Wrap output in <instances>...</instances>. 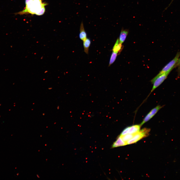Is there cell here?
<instances>
[{"instance_id":"6da1fadb","label":"cell","mask_w":180,"mask_h":180,"mask_svg":"<svg viewBox=\"0 0 180 180\" xmlns=\"http://www.w3.org/2000/svg\"><path fill=\"white\" fill-rule=\"evenodd\" d=\"M26 6L22 10L15 14L20 15L30 14L40 16L43 14L45 10L46 4L42 0H25Z\"/></svg>"},{"instance_id":"7a4b0ae2","label":"cell","mask_w":180,"mask_h":180,"mask_svg":"<svg viewBox=\"0 0 180 180\" xmlns=\"http://www.w3.org/2000/svg\"><path fill=\"white\" fill-rule=\"evenodd\" d=\"M150 130V128H144L140 130L139 132L134 134L133 137L126 142L127 144L136 143L142 138L148 136Z\"/></svg>"},{"instance_id":"3957f363","label":"cell","mask_w":180,"mask_h":180,"mask_svg":"<svg viewBox=\"0 0 180 180\" xmlns=\"http://www.w3.org/2000/svg\"><path fill=\"white\" fill-rule=\"evenodd\" d=\"M170 72V71L159 75H157L151 80V82L153 84V86L150 93L163 82Z\"/></svg>"},{"instance_id":"277c9868","label":"cell","mask_w":180,"mask_h":180,"mask_svg":"<svg viewBox=\"0 0 180 180\" xmlns=\"http://www.w3.org/2000/svg\"><path fill=\"white\" fill-rule=\"evenodd\" d=\"M180 56V52L178 53L174 58L167 64L157 75H159L168 71H171L175 66Z\"/></svg>"},{"instance_id":"5b68a950","label":"cell","mask_w":180,"mask_h":180,"mask_svg":"<svg viewBox=\"0 0 180 180\" xmlns=\"http://www.w3.org/2000/svg\"><path fill=\"white\" fill-rule=\"evenodd\" d=\"M141 126L140 124H135L127 127L123 130L120 136H122L128 134H134L140 131Z\"/></svg>"},{"instance_id":"8992f818","label":"cell","mask_w":180,"mask_h":180,"mask_svg":"<svg viewBox=\"0 0 180 180\" xmlns=\"http://www.w3.org/2000/svg\"><path fill=\"white\" fill-rule=\"evenodd\" d=\"M164 106L158 105L152 109L144 117L140 124V126H142L152 118Z\"/></svg>"},{"instance_id":"52a82bcc","label":"cell","mask_w":180,"mask_h":180,"mask_svg":"<svg viewBox=\"0 0 180 180\" xmlns=\"http://www.w3.org/2000/svg\"><path fill=\"white\" fill-rule=\"evenodd\" d=\"M127 144L119 136L116 141L113 144L112 146V148H114L117 147L125 146Z\"/></svg>"},{"instance_id":"ba28073f","label":"cell","mask_w":180,"mask_h":180,"mask_svg":"<svg viewBox=\"0 0 180 180\" xmlns=\"http://www.w3.org/2000/svg\"><path fill=\"white\" fill-rule=\"evenodd\" d=\"M128 32V30L126 29H122L121 31L119 40V42L122 44L125 41Z\"/></svg>"},{"instance_id":"9c48e42d","label":"cell","mask_w":180,"mask_h":180,"mask_svg":"<svg viewBox=\"0 0 180 180\" xmlns=\"http://www.w3.org/2000/svg\"><path fill=\"white\" fill-rule=\"evenodd\" d=\"M79 37L80 39L82 41L87 38V34L85 30L82 22H81L80 26Z\"/></svg>"},{"instance_id":"30bf717a","label":"cell","mask_w":180,"mask_h":180,"mask_svg":"<svg viewBox=\"0 0 180 180\" xmlns=\"http://www.w3.org/2000/svg\"><path fill=\"white\" fill-rule=\"evenodd\" d=\"M83 41L84 52L86 54H88L89 47L91 44V40L89 38H86Z\"/></svg>"},{"instance_id":"8fae6325","label":"cell","mask_w":180,"mask_h":180,"mask_svg":"<svg viewBox=\"0 0 180 180\" xmlns=\"http://www.w3.org/2000/svg\"><path fill=\"white\" fill-rule=\"evenodd\" d=\"M122 47V44L119 42V39L118 38L113 47L112 49V51L118 52L120 51Z\"/></svg>"},{"instance_id":"7c38bea8","label":"cell","mask_w":180,"mask_h":180,"mask_svg":"<svg viewBox=\"0 0 180 180\" xmlns=\"http://www.w3.org/2000/svg\"><path fill=\"white\" fill-rule=\"evenodd\" d=\"M118 53L112 51L110 57L108 66H110L114 62L116 58Z\"/></svg>"},{"instance_id":"4fadbf2b","label":"cell","mask_w":180,"mask_h":180,"mask_svg":"<svg viewBox=\"0 0 180 180\" xmlns=\"http://www.w3.org/2000/svg\"><path fill=\"white\" fill-rule=\"evenodd\" d=\"M134 134H128L122 136H120L122 140L126 142L131 139L134 136Z\"/></svg>"},{"instance_id":"5bb4252c","label":"cell","mask_w":180,"mask_h":180,"mask_svg":"<svg viewBox=\"0 0 180 180\" xmlns=\"http://www.w3.org/2000/svg\"><path fill=\"white\" fill-rule=\"evenodd\" d=\"M178 66L179 68H180V58H179L177 63L176 64L175 66Z\"/></svg>"}]
</instances>
